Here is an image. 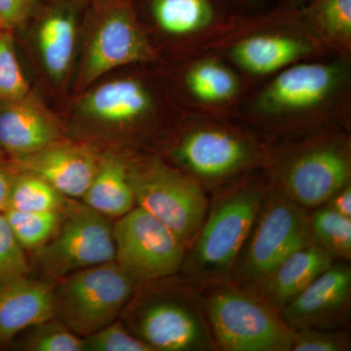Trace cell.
Listing matches in <instances>:
<instances>
[{
	"label": "cell",
	"instance_id": "obj_1",
	"mask_svg": "<svg viewBox=\"0 0 351 351\" xmlns=\"http://www.w3.org/2000/svg\"><path fill=\"white\" fill-rule=\"evenodd\" d=\"M182 112L160 63H141L101 76L61 114L66 137L105 151L147 149Z\"/></svg>",
	"mask_w": 351,
	"mask_h": 351
},
{
	"label": "cell",
	"instance_id": "obj_2",
	"mask_svg": "<svg viewBox=\"0 0 351 351\" xmlns=\"http://www.w3.org/2000/svg\"><path fill=\"white\" fill-rule=\"evenodd\" d=\"M234 119L271 141L350 126L351 60L326 55L282 69L253 87Z\"/></svg>",
	"mask_w": 351,
	"mask_h": 351
},
{
	"label": "cell",
	"instance_id": "obj_3",
	"mask_svg": "<svg viewBox=\"0 0 351 351\" xmlns=\"http://www.w3.org/2000/svg\"><path fill=\"white\" fill-rule=\"evenodd\" d=\"M271 140L232 117L184 112L149 147L214 195L262 170Z\"/></svg>",
	"mask_w": 351,
	"mask_h": 351
},
{
	"label": "cell",
	"instance_id": "obj_4",
	"mask_svg": "<svg viewBox=\"0 0 351 351\" xmlns=\"http://www.w3.org/2000/svg\"><path fill=\"white\" fill-rule=\"evenodd\" d=\"M263 173L270 189L311 211L351 184L350 126L271 141Z\"/></svg>",
	"mask_w": 351,
	"mask_h": 351
},
{
	"label": "cell",
	"instance_id": "obj_5",
	"mask_svg": "<svg viewBox=\"0 0 351 351\" xmlns=\"http://www.w3.org/2000/svg\"><path fill=\"white\" fill-rule=\"evenodd\" d=\"M89 4L88 0H41L13 32L32 88L60 113L73 97Z\"/></svg>",
	"mask_w": 351,
	"mask_h": 351
},
{
	"label": "cell",
	"instance_id": "obj_6",
	"mask_svg": "<svg viewBox=\"0 0 351 351\" xmlns=\"http://www.w3.org/2000/svg\"><path fill=\"white\" fill-rule=\"evenodd\" d=\"M267 189L260 170L212 195L204 223L182 263L179 274L184 280L199 290L232 282Z\"/></svg>",
	"mask_w": 351,
	"mask_h": 351
},
{
	"label": "cell",
	"instance_id": "obj_7",
	"mask_svg": "<svg viewBox=\"0 0 351 351\" xmlns=\"http://www.w3.org/2000/svg\"><path fill=\"white\" fill-rule=\"evenodd\" d=\"M120 320L154 351H214L199 289L180 274L136 286Z\"/></svg>",
	"mask_w": 351,
	"mask_h": 351
},
{
	"label": "cell",
	"instance_id": "obj_8",
	"mask_svg": "<svg viewBox=\"0 0 351 351\" xmlns=\"http://www.w3.org/2000/svg\"><path fill=\"white\" fill-rule=\"evenodd\" d=\"M208 51L225 58L255 84L299 62L332 55L311 36L300 10L240 16Z\"/></svg>",
	"mask_w": 351,
	"mask_h": 351
},
{
	"label": "cell",
	"instance_id": "obj_9",
	"mask_svg": "<svg viewBox=\"0 0 351 351\" xmlns=\"http://www.w3.org/2000/svg\"><path fill=\"white\" fill-rule=\"evenodd\" d=\"M141 63L160 61L138 23L131 0L90 2L73 97L110 71Z\"/></svg>",
	"mask_w": 351,
	"mask_h": 351
},
{
	"label": "cell",
	"instance_id": "obj_10",
	"mask_svg": "<svg viewBox=\"0 0 351 351\" xmlns=\"http://www.w3.org/2000/svg\"><path fill=\"white\" fill-rule=\"evenodd\" d=\"M128 171L136 206L162 221L188 250L206 218L209 195L149 149H129Z\"/></svg>",
	"mask_w": 351,
	"mask_h": 351
},
{
	"label": "cell",
	"instance_id": "obj_11",
	"mask_svg": "<svg viewBox=\"0 0 351 351\" xmlns=\"http://www.w3.org/2000/svg\"><path fill=\"white\" fill-rule=\"evenodd\" d=\"M200 292L217 350L292 351L294 330L256 293L232 282Z\"/></svg>",
	"mask_w": 351,
	"mask_h": 351
},
{
	"label": "cell",
	"instance_id": "obj_12",
	"mask_svg": "<svg viewBox=\"0 0 351 351\" xmlns=\"http://www.w3.org/2000/svg\"><path fill=\"white\" fill-rule=\"evenodd\" d=\"M138 23L160 63L208 51L239 15L219 0H131Z\"/></svg>",
	"mask_w": 351,
	"mask_h": 351
},
{
	"label": "cell",
	"instance_id": "obj_13",
	"mask_svg": "<svg viewBox=\"0 0 351 351\" xmlns=\"http://www.w3.org/2000/svg\"><path fill=\"white\" fill-rule=\"evenodd\" d=\"M309 212L267 184V193L233 270L232 282L257 293L288 256L313 243Z\"/></svg>",
	"mask_w": 351,
	"mask_h": 351
},
{
	"label": "cell",
	"instance_id": "obj_14",
	"mask_svg": "<svg viewBox=\"0 0 351 351\" xmlns=\"http://www.w3.org/2000/svg\"><path fill=\"white\" fill-rule=\"evenodd\" d=\"M136 286L115 261L78 270L53 284L54 317L84 338L119 319Z\"/></svg>",
	"mask_w": 351,
	"mask_h": 351
},
{
	"label": "cell",
	"instance_id": "obj_15",
	"mask_svg": "<svg viewBox=\"0 0 351 351\" xmlns=\"http://www.w3.org/2000/svg\"><path fill=\"white\" fill-rule=\"evenodd\" d=\"M114 260L112 219L73 199L54 237L32 254L29 263L32 274L54 284L78 270Z\"/></svg>",
	"mask_w": 351,
	"mask_h": 351
},
{
	"label": "cell",
	"instance_id": "obj_16",
	"mask_svg": "<svg viewBox=\"0 0 351 351\" xmlns=\"http://www.w3.org/2000/svg\"><path fill=\"white\" fill-rule=\"evenodd\" d=\"M160 66L176 101L186 112L234 119L256 85L214 51Z\"/></svg>",
	"mask_w": 351,
	"mask_h": 351
},
{
	"label": "cell",
	"instance_id": "obj_17",
	"mask_svg": "<svg viewBox=\"0 0 351 351\" xmlns=\"http://www.w3.org/2000/svg\"><path fill=\"white\" fill-rule=\"evenodd\" d=\"M115 263L136 285L177 276L186 248L167 226L136 206L113 223Z\"/></svg>",
	"mask_w": 351,
	"mask_h": 351
},
{
	"label": "cell",
	"instance_id": "obj_18",
	"mask_svg": "<svg viewBox=\"0 0 351 351\" xmlns=\"http://www.w3.org/2000/svg\"><path fill=\"white\" fill-rule=\"evenodd\" d=\"M294 331L350 326V262H335L279 311Z\"/></svg>",
	"mask_w": 351,
	"mask_h": 351
},
{
	"label": "cell",
	"instance_id": "obj_19",
	"mask_svg": "<svg viewBox=\"0 0 351 351\" xmlns=\"http://www.w3.org/2000/svg\"><path fill=\"white\" fill-rule=\"evenodd\" d=\"M64 138L61 113L34 88L22 98L0 101V149L12 158L29 156Z\"/></svg>",
	"mask_w": 351,
	"mask_h": 351
},
{
	"label": "cell",
	"instance_id": "obj_20",
	"mask_svg": "<svg viewBox=\"0 0 351 351\" xmlns=\"http://www.w3.org/2000/svg\"><path fill=\"white\" fill-rule=\"evenodd\" d=\"M101 152L66 137L29 156L11 158L17 170L38 176L71 199L82 200L98 168Z\"/></svg>",
	"mask_w": 351,
	"mask_h": 351
},
{
	"label": "cell",
	"instance_id": "obj_21",
	"mask_svg": "<svg viewBox=\"0 0 351 351\" xmlns=\"http://www.w3.org/2000/svg\"><path fill=\"white\" fill-rule=\"evenodd\" d=\"M53 317L52 283L29 276L0 285V350L27 328Z\"/></svg>",
	"mask_w": 351,
	"mask_h": 351
},
{
	"label": "cell",
	"instance_id": "obj_22",
	"mask_svg": "<svg viewBox=\"0 0 351 351\" xmlns=\"http://www.w3.org/2000/svg\"><path fill=\"white\" fill-rule=\"evenodd\" d=\"M129 149L101 152L98 168L82 201L105 217L117 219L136 207L128 171Z\"/></svg>",
	"mask_w": 351,
	"mask_h": 351
},
{
	"label": "cell",
	"instance_id": "obj_23",
	"mask_svg": "<svg viewBox=\"0 0 351 351\" xmlns=\"http://www.w3.org/2000/svg\"><path fill=\"white\" fill-rule=\"evenodd\" d=\"M335 262L319 247L306 245L288 256L256 294L279 311Z\"/></svg>",
	"mask_w": 351,
	"mask_h": 351
},
{
	"label": "cell",
	"instance_id": "obj_24",
	"mask_svg": "<svg viewBox=\"0 0 351 351\" xmlns=\"http://www.w3.org/2000/svg\"><path fill=\"white\" fill-rule=\"evenodd\" d=\"M300 13L311 36L330 54L351 60V0H311Z\"/></svg>",
	"mask_w": 351,
	"mask_h": 351
},
{
	"label": "cell",
	"instance_id": "obj_25",
	"mask_svg": "<svg viewBox=\"0 0 351 351\" xmlns=\"http://www.w3.org/2000/svg\"><path fill=\"white\" fill-rule=\"evenodd\" d=\"M311 241L336 262L351 261V219L332 211L326 205L309 212Z\"/></svg>",
	"mask_w": 351,
	"mask_h": 351
},
{
	"label": "cell",
	"instance_id": "obj_26",
	"mask_svg": "<svg viewBox=\"0 0 351 351\" xmlns=\"http://www.w3.org/2000/svg\"><path fill=\"white\" fill-rule=\"evenodd\" d=\"M71 200L38 176L17 170L6 210L22 212L63 211Z\"/></svg>",
	"mask_w": 351,
	"mask_h": 351
},
{
	"label": "cell",
	"instance_id": "obj_27",
	"mask_svg": "<svg viewBox=\"0 0 351 351\" xmlns=\"http://www.w3.org/2000/svg\"><path fill=\"white\" fill-rule=\"evenodd\" d=\"M68 207L63 211L53 212L6 210L3 214L22 248L27 255H32L54 237Z\"/></svg>",
	"mask_w": 351,
	"mask_h": 351
},
{
	"label": "cell",
	"instance_id": "obj_28",
	"mask_svg": "<svg viewBox=\"0 0 351 351\" xmlns=\"http://www.w3.org/2000/svg\"><path fill=\"white\" fill-rule=\"evenodd\" d=\"M8 348L24 351H83V339L53 317L21 332Z\"/></svg>",
	"mask_w": 351,
	"mask_h": 351
},
{
	"label": "cell",
	"instance_id": "obj_29",
	"mask_svg": "<svg viewBox=\"0 0 351 351\" xmlns=\"http://www.w3.org/2000/svg\"><path fill=\"white\" fill-rule=\"evenodd\" d=\"M32 90L13 32L0 29V101L22 98Z\"/></svg>",
	"mask_w": 351,
	"mask_h": 351
},
{
	"label": "cell",
	"instance_id": "obj_30",
	"mask_svg": "<svg viewBox=\"0 0 351 351\" xmlns=\"http://www.w3.org/2000/svg\"><path fill=\"white\" fill-rule=\"evenodd\" d=\"M32 276L29 258L0 213V285Z\"/></svg>",
	"mask_w": 351,
	"mask_h": 351
},
{
	"label": "cell",
	"instance_id": "obj_31",
	"mask_svg": "<svg viewBox=\"0 0 351 351\" xmlns=\"http://www.w3.org/2000/svg\"><path fill=\"white\" fill-rule=\"evenodd\" d=\"M83 351H154L119 319L84 337Z\"/></svg>",
	"mask_w": 351,
	"mask_h": 351
},
{
	"label": "cell",
	"instance_id": "obj_32",
	"mask_svg": "<svg viewBox=\"0 0 351 351\" xmlns=\"http://www.w3.org/2000/svg\"><path fill=\"white\" fill-rule=\"evenodd\" d=\"M351 335L348 328L302 329L295 331L292 351H350Z\"/></svg>",
	"mask_w": 351,
	"mask_h": 351
},
{
	"label": "cell",
	"instance_id": "obj_33",
	"mask_svg": "<svg viewBox=\"0 0 351 351\" xmlns=\"http://www.w3.org/2000/svg\"><path fill=\"white\" fill-rule=\"evenodd\" d=\"M41 0H0V29L14 32L31 17Z\"/></svg>",
	"mask_w": 351,
	"mask_h": 351
},
{
	"label": "cell",
	"instance_id": "obj_34",
	"mask_svg": "<svg viewBox=\"0 0 351 351\" xmlns=\"http://www.w3.org/2000/svg\"><path fill=\"white\" fill-rule=\"evenodd\" d=\"M16 173L17 168L13 159L0 149V213H4L8 207L9 196Z\"/></svg>",
	"mask_w": 351,
	"mask_h": 351
},
{
	"label": "cell",
	"instance_id": "obj_35",
	"mask_svg": "<svg viewBox=\"0 0 351 351\" xmlns=\"http://www.w3.org/2000/svg\"><path fill=\"white\" fill-rule=\"evenodd\" d=\"M324 205L337 214L351 219V184L337 191Z\"/></svg>",
	"mask_w": 351,
	"mask_h": 351
},
{
	"label": "cell",
	"instance_id": "obj_36",
	"mask_svg": "<svg viewBox=\"0 0 351 351\" xmlns=\"http://www.w3.org/2000/svg\"><path fill=\"white\" fill-rule=\"evenodd\" d=\"M241 1L247 4H255L257 0H241Z\"/></svg>",
	"mask_w": 351,
	"mask_h": 351
},
{
	"label": "cell",
	"instance_id": "obj_37",
	"mask_svg": "<svg viewBox=\"0 0 351 351\" xmlns=\"http://www.w3.org/2000/svg\"><path fill=\"white\" fill-rule=\"evenodd\" d=\"M89 2L95 1V0H88Z\"/></svg>",
	"mask_w": 351,
	"mask_h": 351
}]
</instances>
